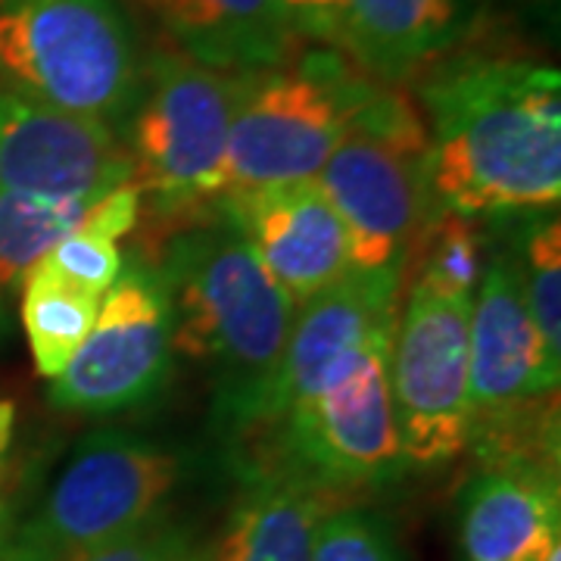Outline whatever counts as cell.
<instances>
[{
    "mask_svg": "<svg viewBox=\"0 0 561 561\" xmlns=\"http://www.w3.org/2000/svg\"><path fill=\"white\" fill-rule=\"evenodd\" d=\"M415 81L431 147V187L443 209L478 219L559 203V69L527 57L461 50Z\"/></svg>",
    "mask_w": 561,
    "mask_h": 561,
    "instance_id": "obj_1",
    "label": "cell"
},
{
    "mask_svg": "<svg viewBox=\"0 0 561 561\" xmlns=\"http://www.w3.org/2000/svg\"><path fill=\"white\" fill-rule=\"evenodd\" d=\"M175 353L203 362L216 387V424L243 443L260 427L297 306L221 209L160 243Z\"/></svg>",
    "mask_w": 561,
    "mask_h": 561,
    "instance_id": "obj_2",
    "label": "cell"
},
{
    "mask_svg": "<svg viewBox=\"0 0 561 561\" xmlns=\"http://www.w3.org/2000/svg\"><path fill=\"white\" fill-rule=\"evenodd\" d=\"M243 72L153 50L122 144L140 191V219L160 250L181 228L209 219L228 191V138Z\"/></svg>",
    "mask_w": 561,
    "mask_h": 561,
    "instance_id": "obj_3",
    "label": "cell"
},
{
    "mask_svg": "<svg viewBox=\"0 0 561 561\" xmlns=\"http://www.w3.org/2000/svg\"><path fill=\"white\" fill-rule=\"evenodd\" d=\"M144 62L122 0H0V91L122 135Z\"/></svg>",
    "mask_w": 561,
    "mask_h": 561,
    "instance_id": "obj_4",
    "label": "cell"
},
{
    "mask_svg": "<svg viewBox=\"0 0 561 561\" xmlns=\"http://www.w3.org/2000/svg\"><path fill=\"white\" fill-rule=\"evenodd\" d=\"M316 181L343 221L356 272H405L421 231L443 209L431 187L427 125L400 84H378Z\"/></svg>",
    "mask_w": 561,
    "mask_h": 561,
    "instance_id": "obj_5",
    "label": "cell"
},
{
    "mask_svg": "<svg viewBox=\"0 0 561 561\" xmlns=\"http://www.w3.org/2000/svg\"><path fill=\"white\" fill-rule=\"evenodd\" d=\"M181 453L125 427L81 437L41 500L7 518L0 561H76L169 512Z\"/></svg>",
    "mask_w": 561,
    "mask_h": 561,
    "instance_id": "obj_6",
    "label": "cell"
},
{
    "mask_svg": "<svg viewBox=\"0 0 561 561\" xmlns=\"http://www.w3.org/2000/svg\"><path fill=\"white\" fill-rule=\"evenodd\" d=\"M378 84L341 50L319 44L243 72L225 194L316 179Z\"/></svg>",
    "mask_w": 561,
    "mask_h": 561,
    "instance_id": "obj_7",
    "label": "cell"
},
{
    "mask_svg": "<svg viewBox=\"0 0 561 561\" xmlns=\"http://www.w3.org/2000/svg\"><path fill=\"white\" fill-rule=\"evenodd\" d=\"M393 328L362 343L297 419L243 446V461L284 465L341 496L397 481L409 461L387 381Z\"/></svg>",
    "mask_w": 561,
    "mask_h": 561,
    "instance_id": "obj_8",
    "label": "cell"
},
{
    "mask_svg": "<svg viewBox=\"0 0 561 561\" xmlns=\"http://www.w3.org/2000/svg\"><path fill=\"white\" fill-rule=\"evenodd\" d=\"M390 337L387 381L409 465H443L468 449L471 300L409 287Z\"/></svg>",
    "mask_w": 561,
    "mask_h": 561,
    "instance_id": "obj_9",
    "label": "cell"
},
{
    "mask_svg": "<svg viewBox=\"0 0 561 561\" xmlns=\"http://www.w3.org/2000/svg\"><path fill=\"white\" fill-rule=\"evenodd\" d=\"M172 302L162 272L144 256L122 268L76 356L54 378L50 400L66 412L113 415L150 402L172 368Z\"/></svg>",
    "mask_w": 561,
    "mask_h": 561,
    "instance_id": "obj_10",
    "label": "cell"
},
{
    "mask_svg": "<svg viewBox=\"0 0 561 561\" xmlns=\"http://www.w3.org/2000/svg\"><path fill=\"white\" fill-rule=\"evenodd\" d=\"M402 297V268H350L334 287L297 306L290 341L272 383L265 415L243 443L260 440L280 424L297 419L362 343L381 328L397 324Z\"/></svg>",
    "mask_w": 561,
    "mask_h": 561,
    "instance_id": "obj_11",
    "label": "cell"
},
{
    "mask_svg": "<svg viewBox=\"0 0 561 561\" xmlns=\"http://www.w3.org/2000/svg\"><path fill=\"white\" fill-rule=\"evenodd\" d=\"M131 181L122 135L0 91V187L41 201H101Z\"/></svg>",
    "mask_w": 561,
    "mask_h": 561,
    "instance_id": "obj_12",
    "label": "cell"
},
{
    "mask_svg": "<svg viewBox=\"0 0 561 561\" xmlns=\"http://www.w3.org/2000/svg\"><path fill=\"white\" fill-rule=\"evenodd\" d=\"M219 209L294 306L334 287L350 272L343 221L316 179L225 194Z\"/></svg>",
    "mask_w": 561,
    "mask_h": 561,
    "instance_id": "obj_13",
    "label": "cell"
},
{
    "mask_svg": "<svg viewBox=\"0 0 561 561\" xmlns=\"http://www.w3.org/2000/svg\"><path fill=\"white\" fill-rule=\"evenodd\" d=\"M559 368L546 356L540 331L524 300L522 275L508 247L483 262L478 302L468 324V393L471 419L500 415L556 393Z\"/></svg>",
    "mask_w": 561,
    "mask_h": 561,
    "instance_id": "obj_14",
    "label": "cell"
},
{
    "mask_svg": "<svg viewBox=\"0 0 561 561\" xmlns=\"http://www.w3.org/2000/svg\"><path fill=\"white\" fill-rule=\"evenodd\" d=\"M493 0H350L343 57L383 84L419 79L456 57L486 22Z\"/></svg>",
    "mask_w": 561,
    "mask_h": 561,
    "instance_id": "obj_15",
    "label": "cell"
},
{
    "mask_svg": "<svg viewBox=\"0 0 561 561\" xmlns=\"http://www.w3.org/2000/svg\"><path fill=\"white\" fill-rule=\"evenodd\" d=\"M341 493L272 461H241V490L203 561H312L321 518Z\"/></svg>",
    "mask_w": 561,
    "mask_h": 561,
    "instance_id": "obj_16",
    "label": "cell"
},
{
    "mask_svg": "<svg viewBox=\"0 0 561 561\" xmlns=\"http://www.w3.org/2000/svg\"><path fill=\"white\" fill-rule=\"evenodd\" d=\"M559 474L483 465L459 493L461 561H534L561 537Z\"/></svg>",
    "mask_w": 561,
    "mask_h": 561,
    "instance_id": "obj_17",
    "label": "cell"
},
{
    "mask_svg": "<svg viewBox=\"0 0 561 561\" xmlns=\"http://www.w3.org/2000/svg\"><path fill=\"white\" fill-rule=\"evenodd\" d=\"M162 35L191 60L256 72L290 60L302 47L278 0H140Z\"/></svg>",
    "mask_w": 561,
    "mask_h": 561,
    "instance_id": "obj_18",
    "label": "cell"
},
{
    "mask_svg": "<svg viewBox=\"0 0 561 561\" xmlns=\"http://www.w3.org/2000/svg\"><path fill=\"white\" fill-rule=\"evenodd\" d=\"M103 297L54 278L44 268H32L22 284V324L32 346V359L41 378H60L91 334Z\"/></svg>",
    "mask_w": 561,
    "mask_h": 561,
    "instance_id": "obj_19",
    "label": "cell"
},
{
    "mask_svg": "<svg viewBox=\"0 0 561 561\" xmlns=\"http://www.w3.org/2000/svg\"><path fill=\"white\" fill-rule=\"evenodd\" d=\"M483 238L481 221L461 216L453 209H440L427 228L421 231L415 250L405 262V290L421 287L437 297L471 300L483 275Z\"/></svg>",
    "mask_w": 561,
    "mask_h": 561,
    "instance_id": "obj_20",
    "label": "cell"
},
{
    "mask_svg": "<svg viewBox=\"0 0 561 561\" xmlns=\"http://www.w3.org/2000/svg\"><path fill=\"white\" fill-rule=\"evenodd\" d=\"M91 203L41 201L0 187V302L20 290L44 253L79 228Z\"/></svg>",
    "mask_w": 561,
    "mask_h": 561,
    "instance_id": "obj_21",
    "label": "cell"
},
{
    "mask_svg": "<svg viewBox=\"0 0 561 561\" xmlns=\"http://www.w3.org/2000/svg\"><path fill=\"white\" fill-rule=\"evenodd\" d=\"M522 275L524 300L540 331L542 350L561 371V225L559 219L534 221L512 250Z\"/></svg>",
    "mask_w": 561,
    "mask_h": 561,
    "instance_id": "obj_22",
    "label": "cell"
},
{
    "mask_svg": "<svg viewBox=\"0 0 561 561\" xmlns=\"http://www.w3.org/2000/svg\"><path fill=\"white\" fill-rule=\"evenodd\" d=\"M312 561H402L390 522L362 505H337L321 518Z\"/></svg>",
    "mask_w": 561,
    "mask_h": 561,
    "instance_id": "obj_23",
    "label": "cell"
},
{
    "mask_svg": "<svg viewBox=\"0 0 561 561\" xmlns=\"http://www.w3.org/2000/svg\"><path fill=\"white\" fill-rule=\"evenodd\" d=\"M35 268H44L54 278L81 287L94 297H103L116 284L125 265H122V253L116 250V243L76 228L72 234L54 243Z\"/></svg>",
    "mask_w": 561,
    "mask_h": 561,
    "instance_id": "obj_24",
    "label": "cell"
},
{
    "mask_svg": "<svg viewBox=\"0 0 561 561\" xmlns=\"http://www.w3.org/2000/svg\"><path fill=\"white\" fill-rule=\"evenodd\" d=\"M76 561H203V549L187 524L175 522L172 512H162L160 518Z\"/></svg>",
    "mask_w": 561,
    "mask_h": 561,
    "instance_id": "obj_25",
    "label": "cell"
},
{
    "mask_svg": "<svg viewBox=\"0 0 561 561\" xmlns=\"http://www.w3.org/2000/svg\"><path fill=\"white\" fill-rule=\"evenodd\" d=\"M278 3L302 44L341 50L350 0H278Z\"/></svg>",
    "mask_w": 561,
    "mask_h": 561,
    "instance_id": "obj_26",
    "label": "cell"
},
{
    "mask_svg": "<svg viewBox=\"0 0 561 561\" xmlns=\"http://www.w3.org/2000/svg\"><path fill=\"white\" fill-rule=\"evenodd\" d=\"M140 225V191L135 181H122L119 187L106 191L94 201L79 221V231H88L103 241H119Z\"/></svg>",
    "mask_w": 561,
    "mask_h": 561,
    "instance_id": "obj_27",
    "label": "cell"
},
{
    "mask_svg": "<svg viewBox=\"0 0 561 561\" xmlns=\"http://www.w3.org/2000/svg\"><path fill=\"white\" fill-rule=\"evenodd\" d=\"M10 437H13V405L0 400V540L10 518V500H7V453H10Z\"/></svg>",
    "mask_w": 561,
    "mask_h": 561,
    "instance_id": "obj_28",
    "label": "cell"
},
{
    "mask_svg": "<svg viewBox=\"0 0 561 561\" xmlns=\"http://www.w3.org/2000/svg\"><path fill=\"white\" fill-rule=\"evenodd\" d=\"M534 561H561V537L559 540L549 542V546H546V549H542L540 556H537Z\"/></svg>",
    "mask_w": 561,
    "mask_h": 561,
    "instance_id": "obj_29",
    "label": "cell"
}]
</instances>
